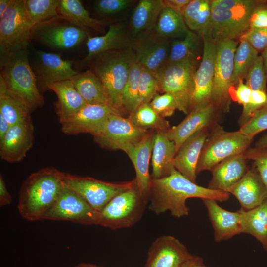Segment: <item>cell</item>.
Here are the masks:
<instances>
[{
  "label": "cell",
  "mask_w": 267,
  "mask_h": 267,
  "mask_svg": "<svg viewBox=\"0 0 267 267\" xmlns=\"http://www.w3.org/2000/svg\"><path fill=\"white\" fill-rule=\"evenodd\" d=\"M166 132L157 131L153 134L152 179H159L168 176L174 168L173 162L176 154L175 145L169 138Z\"/></svg>",
  "instance_id": "cell-28"
},
{
  "label": "cell",
  "mask_w": 267,
  "mask_h": 267,
  "mask_svg": "<svg viewBox=\"0 0 267 267\" xmlns=\"http://www.w3.org/2000/svg\"><path fill=\"white\" fill-rule=\"evenodd\" d=\"M243 155L246 160L253 161V167L267 188V148H249Z\"/></svg>",
  "instance_id": "cell-45"
},
{
  "label": "cell",
  "mask_w": 267,
  "mask_h": 267,
  "mask_svg": "<svg viewBox=\"0 0 267 267\" xmlns=\"http://www.w3.org/2000/svg\"><path fill=\"white\" fill-rule=\"evenodd\" d=\"M168 39L159 35L154 29L133 39L132 48L137 61L155 73L167 62L171 44Z\"/></svg>",
  "instance_id": "cell-16"
},
{
  "label": "cell",
  "mask_w": 267,
  "mask_h": 267,
  "mask_svg": "<svg viewBox=\"0 0 267 267\" xmlns=\"http://www.w3.org/2000/svg\"><path fill=\"white\" fill-rule=\"evenodd\" d=\"M182 15L187 27L202 37L211 32L210 1L191 0L185 7Z\"/></svg>",
  "instance_id": "cell-33"
},
{
  "label": "cell",
  "mask_w": 267,
  "mask_h": 267,
  "mask_svg": "<svg viewBox=\"0 0 267 267\" xmlns=\"http://www.w3.org/2000/svg\"><path fill=\"white\" fill-rule=\"evenodd\" d=\"M229 197V193L198 185L174 168L168 176L151 179L148 208L157 215L169 211L173 216L181 218L189 214L186 203L189 198L225 202Z\"/></svg>",
  "instance_id": "cell-1"
},
{
  "label": "cell",
  "mask_w": 267,
  "mask_h": 267,
  "mask_svg": "<svg viewBox=\"0 0 267 267\" xmlns=\"http://www.w3.org/2000/svg\"><path fill=\"white\" fill-rule=\"evenodd\" d=\"M37 57L35 75L43 88L48 89L54 83L71 80L78 73L73 69L72 62L63 60L59 54L40 51Z\"/></svg>",
  "instance_id": "cell-22"
},
{
  "label": "cell",
  "mask_w": 267,
  "mask_h": 267,
  "mask_svg": "<svg viewBox=\"0 0 267 267\" xmlns=\"http://www.w3.org/2000/svg\"><path fill=\"white\" fill-rule=\"evenodd\" d=\"M196 34L189 30L181 40H175L171 43L167 63L180 62L185 60L196 61L199 45Z\"/></svg>",
  "instance_id": "cell-37"
},
{
  "label": "cell",
  "mask_w": 267,
  "mask_h": 267,
  "mask_svg": "<svg viewBox=\"0 0 267 267\" xmlns=\"http://www.w3.org/2000/svg\"><path fill=\"white\" fill-rule=\"evenodd\" d=\"M267 130V106L256 111L251 118L240 126L239 131L253 138L259 133Z\"/></svg>",
  "instance_id": "cell-44"
},
{
  "label": "cell",
  "mask_w": 267,
  "mask_h": 267,
  "mask_svg": "<svg viewBox=\"0 0 267 267\" xmlns=\"http://www.w3.org/2000/svg\"><path fill=\"white\" fill-rule=\"evenodd\" d=\"M183 267H207L204 263L203 259L198 256H194L188 261Z\"/></svg>",
  "instance_id": "cell-54"
},
{
  "label": "cell",
  "mask_w": 267,
  "mask_h": 267,
  "mask_svg": "<svg viewBox=\"0 0 267 267\" xmlns=\"http://www.w3.org/2000/svg\"><path fill=\"white\" fill-rule=\"evenodd\" d=\"M60 17L36 25L32 36L34 35L44 44L61 49L74 48L88 38L86 30L66 19L60 22Z\"/></svg>",
  "instance_id": "cell-14"
},
{
  "label": "cell",
  "mask_w": 267,
  "mask_h": 267,
  "mask_svg": "<svg viewBox=\"0 0 267 267\" xmlns=\"http://www.w3.org/2000/svg\"><path fill=\"white\" fill-rule=\"evenodd\" d=\"M132 2L130 0H99L96 1L95 8L100 15H110L127 8Z\"/></svg>",
  "instance_id": "cell-49"
},
{
  "label": "cell",
  "mask_w": 267,
  "mask_h": 267,
  "mask_svg": "<svg viewBox=\"0 0 267 267\" xmlns=\"http://www.w3.org/2000/svg\"><path fill=\"white\" fill-rule=\"evenodd\" d=\"M153 109L161 117L171 116L178 109L174 97L169 93H157L149 103Z\"/></svg>",
  "instance_id": "cell-47"
},
{
  "label": "cell",
  "mask_w": 267,
  "mask_h": 267,
  "mask_svg": "<svg viewBox=\"0 0 267 267\" xmlns=\"http://www.w3.org/2000/svg\"><path fill=\"white\" fill-rule=\"evenodd\" d=\"M58 13L62 18L85 30L91 28L101 32L105 25L104 22L90 17L79 0H60Z\"/></svg>",
  "instance_id": "cell-34"
},
{
  "label": "cell",
  "mask_w": 267,
  "mask_h": 267,
  "mask_svg": "<svg viewBox=\"0 0 267 267\" xmlns=\"http://www.w3.org/2000/svg\"><path fill=\"white\" fill-rule=\"evenodd\" d=\"M267 77L263 57L258 56L247 73L246 85L252 90L266 92Z\"/></svg>",
  "instance_id": "cell-43"
},
{
  "label": "cell",
  "mask_w": 267,
  "mask_h": 267,
  "mask_svg": "<svg viewBox=\"0 0 267 267\" xmlns=\"http://www.w3.org/2000/svg\"><path fill=\"white\" fill-rule=\"evenodd\" d=\"M211 129L199 157L197 174L203 171H211L224 160L243 154L253 140L239 130L225 131L217 123Z\"/></svg>",
  "instance_id": "cell-6"
},
{
  "label": "cell",
  "mask_w": 267,
  "mask_h": 267,
  "mask_svg": "<svg viewBox=\"0 0 267 267\" xmlns=\"http://www.w3.org/2000/svg\"><path fill=\"white\" fill-rule=\"evenodd\" d=\"M140 105L149 103L161 91L160 85L155 74L142 66L138 85Z\"/></svg>",
  "instance_id": "cell-42"
},
{
  "label": "cell",
  "mask_w": 267,
  "mask_h": 267,
  "mask_svg": "<svg viewBox=\"0 0 267 267\" xmlns=\"http://www.w3.org/2000/svg\"><path fill=\"white\" fill-rule=\"evenodd\" d=\"M97 267H98V266H97Z\"/></svg>",
  "instance_id": "cell-60"
},
{
  "label": "cell",
  "mask_w": 267,
  "mask_h": 267,
  "mask_svg": "<svg viewBox=\"0 0 267 267\" xmlns=\"http://www.w3.org/2000/svg\"><path fill=\"white\" fill-rule=\"evenodd\" d=\"M265 1L255 0L210 1L211 34L215 43L241 37L250 28L251 16Z\"/></svg>",
  "instance_id": "cell-4"
},
{
  "label": "cell",
  "mask_w": 267,
  "mask_h": 267,
  "mask_svg": "<svg viewBox=\"0 0 267 267\" xmlns=\"http://www.w3.org/2000/svg\"><path fill=\"white\" fill-rule=\"evenodd\" d=\"M28 55L27 49H24L0 59V76L7 93L31 113L43 105L44 99L38 88Z\"/></svg>",
  "instance_id": "cell-3"
},
{
  "label": "cell",
  "mask_w": 267,
  "mask_h": 267,
  "mask_svg": "<svg viewBox=\"0 0 267 267\" xmlns=\"http://www.w3.org/2000/svg\"><path fill=\"white\" fill-rule=\"evenodd\" d=\"M63 182L99 212L115 196L136 183L135 179L130 181L110 182L65 173H63Z\"/></svg>",
  "instance_id": "cell-11"
},
{
  "label": "cell",
  "mask_w": 267,
  "mask_h": 267,
  "mask_svg": "<svg viewBox=\"0 0 267 267\" xmlns=\"http://www.w3.org/2000/svg\"><path fill=\"white\" fill-rule=\"evenodd\" d=\"M136 59L133 49L128 48L103 52L88 61L90 69L103 85L112 106L121 112L123 91Z\"/></svg>",
  "instance_id": "cell-5"
},
{
  "label": "cell",
  "mask_w": 267,
  "mask_h": 267,
  "mask_svg": "<svg viewBox=\"0 0 267 267\" xmlns=\"http://www.w3.org/2000/svg\"><path fill=\"white\" fill-rule=\"evenodd\" d=\"M112 114H121L122 112L108 105L87 104L61 123V130L68 135L88 133L93 136Z\"/></svg>",
  "instance_id": "cell-17"
},
{
  "label": "cell",
  "mask_w": 267,
  "mask_h": 267,
  "mask_svg": "<svg viewBox=\"0 0 267 267\" xmlns=\"http://www.w3.org/2000/svg\"><path fill=\"white\" fill-rule=\"evenodd\" d=\"M48 89L53 91L57 95V100L55 107L60 123L87 104L71 80L54 83L50 85Z\"/></svg>",
  "instance_id": "cell-29"
},
{
  "label": "cell",
  "mask_w": 267,
  "mask_h": 267,
  "mask_svg": "<svg viewBox=\"0 0 267 267\" xmlns=\"http://www.w3.org/2000/svg\"><path fill=\"white\" fill-rule=\"evenodd\" d=\"M35 25L25 7V0H13L0 19V59L27 49Z\"/></svg>",
  "instance_id": "cell-7"
},
{
  "label": "cell",
  "mask_w": 267,
  "mask_h": 267,
  "mask_svg": "<svg viewBox=\"0 0 267 267\" xmlns=\"http://www.w3.org/2000/svg\"><path fill=\"white\" fill-rule=\"evenodd\" d=\"M128 118L137 127L147 131H167L170 128L169 122L160 116L149 103L140 105Z\"/></svg>",
  "instance_id": "cell-38"
},
{
  "label": "cell",
  "mask_w": 267,
  "mask_h": 267,
  "mask_svg": "<svg viewBox=\"0 0 267 267\" xmlns=\"http://www.w3.org/2000/svg\"><path fill=\"white\" fill-rule=\"evenodd\" d=\"M76 267H97V266L89 263H82Z\"/></svg>",
  "instance_id": "cell-59"
},
{
  "label": "cell",
  "mask_w": 267,
  "mask_h": 267,
  "mask_svg": "<svg viewBox=\"0 0 267 267\" xmlns=\"http://www.w3.org/2000/svg\"><path fill=\"white\" fill-rule=\"evenodd\" d=\"M148 134L147 130L137 127L128 118L120 114H112L93 137L95 141L103 148L125 152Z\"/></svg>",
  "instance_id": "cell-12"
},
{
  "label": "cell",
  "mask_w": 267,
  "mask_h": 267,
  "mask_svg": "<svg viewBox=\"0 0 267 267\" xmlns=\"http://www.w3.org/2000/svg\"><path fill=\"white\" fill-rule=\"evenodd\" d=\"M255 147L258 148H267V134L263 135L256 141Z\"/></svg>",
  "instance_id": "cell-57"
},
{
  "label": "cell",
  "mask_w": 267,
  "mask_h": 267,
  "mask_svg": "<svg viewBox=\"0 0 267 267\" xmlns=\"http://www.w3.org/2000/svg\"><path fill=\"white\" fill-rule=\"evenodd\" d=\"M258 52L244 39L240 38L234 58L233 86L240 80L246 78L247 73L258 56Z\"/></svg>",
  "instance_id": "cell-40"
},
{
  "label": "cell",
  "mask_w": 267,
  "mask_h": 267,
  "mask_svg": "<svg viewBox=\"0 0 267 267\" xmlns=\"http://www.w3.org/2000/svg\"><path fill=\"white\" fill-rule=\"evenodd\" d=\"M141 71L142 66L136 59L132 65L123 91V109L130 114L140 105L138 85Z\"/></svg>",
  "instance_id": "cell-41"
},
{
  "label": "cell",
  "mask_w": 267,
  "mask_h": 267,
  "mask_svg": "<svg viewBox=\"0 0 267 267\" xmlns=\"http://www.w3.org/2000/svg\"><path fill=\"white\" fill-rule=\"evenodd\" d=\"M63 173L53 167L32 173L23 182L17 208L29 221L44 220L56 202L63 186Z\"/></svg>",
  "instance_id": "cell-2"
},
{
  "label": "cell",
  "mask_w": 267,
  "mask_h": 267,
  "mask_svg": "<svg viewBox=\"0 0 267 267\" xmlns=\"http://www.w3.org/2000/svg\"><path fill=\"white\" fill-rule=\"evenodd\" d=\"M240 210L243 233L255 237L267 252V198L254 208Z\"/></svg>",
  "instance_id": "cell-32"
},
{
  "label": "cell",
  "mask_w": 267,
  "mask_h": 267,
  "mask_svg": "<svg viewBox=\"0 0 267 267\" xmlns=\"http://www.w3.org/2000/svg\"><path fill=\"white\" fill-rule=\"evenodd\" d=\"M13 0H0V19L8 9Z\"/></svg>",
  "instance_id": "cell-56"
},
{
  "label": "cell",
  "mask_w": 267,
  "mask_h": 267,
  "mask_svg": "<svg viewBox=\"0 0 267 267\" xmlns=\"http://www.w3.org/2000/svg\"><path fill=\"white\" fill-rule=\"evenodd\" d=\"M193 256L178 239L163 235L150 246L144 267H183Z\"/></svg>",
  "instance_id": "cell-18"
},
{
  "label": "cell",
  "mask_w": 267,
  "mask_h": 267,
  "mask_svg": "<svg viewBox=\"0 0 267 267\" xmlns=\"http://www.w3.org/2000/svg\"><path fill=\"white\" fill-rule=\"evenodd\" d=\"M203 52L201 62L194 76L191 109L212 103L216 43L211 32L202 37Z\"/></svg>",
  "instance_id": "cell-15"
},
{
  "label": "cell",
  "mask_w": 267,
  "mask_h": 267,
  "mask_svg": "<svg viewBox=\"0 0 267 267\" xmlns=\"http://www.w3.org/2000/svg\"><path fill=\"white\" fill-rule=\"evenodd\" d=\"M214 231L216 242L228 240L243 233L240 210L232 212L220 207L217 201L202 199Z\"/></svg>",
  "instance_id": "cell-21"
},
{
  "label": "cell",
  "mask_w": 267,
  "mask_h": 267,
  "mask_svg": "<svg viewBox=\"0 0 267 267\" xmlns=\"http://www.w3.org/2000/svg\"><path fill=\"white\" fill-rule=\"evenodd\" d=\"M133 41V39L127 34L124 24H111L104 35L88 37V54L84 62H88L95 56L106 51L132 48Z\"/></svg>",
  "instance_id": "cell-27"
},
{
  "label": "cell",
  "mask_w": 267,
  "mask_h": 267,
  "mask_svg": "<svg viewBox=\"0 0 267 267\" xmlns=\"http://www.w3.org/2000/svg\"><path fill=\"white\" fill-rule=\"evenodd\" d=\"M263 62L266 75L267 76V47L263 51L262 55Z\"/></svg>",
  "instance_id": "cell-58"
},
{
  "label": "cell",
  "mask_w": 267,
  "mask_h": 267,
  "mask_svg": "<svg viewBox=\"0 0 267 267\" xmlns=\"http://www.w3.org/2000/svg\"><path fill=\"white\" fill-rule=\"evenodd\" d=\"M217 108L212 103L192 109L179 124L167 132L169 138L175 145L176 153L191 136L197 132L215 125Z\"/></svg>",
  "instance_id": "cell-19"
},
{
  "label": "cell",
  "mask_w": 267,
  "mask_h": 267,
  "mask_svg": "<svg viewBox=\"0 0 267 267\" xmlns=\"http://www.w3.org/2000/svg\"><path fill=\"white\" fill-rule=\"evenodd\" d=\"M163 0H141L134 10L131 19L132 38L154 30L159 15L164 8Z\"/></svg>",
  "instance_id": "cell-30"
},
{
  "label": "cell",
  "mask_w": 267,
  "mask_h": 267,
  "mask_svg": "<svg viewBox=\"0 0 267 267\" xmlns=\"http://www.w3.org/2000/svg\"><path fill=\"white\" fill-rule=\"evenodd\" d=\"M243 154L228 158L211 171L212 178L208 188L228 193L229 189L246 174L249 169Z\"/></svg>",
  "instance_id": "cell-25"
},
{
  "label": "cell",
  "mask_w": 267,
  "mask_h": 267,
  "mask_svg": "<svg viewBox=\"0 0 267 267\" xmlns=\"http://www.w3.org/2000/svg\"><path fill=\"white\" fill-rule=\"evenodd\" d=\"M239 201L241 209L248 210L261 204L267 198V188L253 167L228 191Z\"/></svg>",
  "instance_id": "cell-26"
},
{
  "label": "cell",
  "mask_w": 267,
  "mask_h": 267,
  "mask_svg": "<svg viewBox=\"0 0 267 267\" xmlns=\"http://www.w3.org/2000/svg\"><path fill=\"white\" fill-rule=\"evenodd\" d=\"M216 43L212 103L224 113L231 103L230 90L233 88L234 58L237 48L235 40H224Z\"/></svg>",
  "instance_id": "cell-10"
},
{
  "label": "cell",
  "mask_w": 267,
  "mask_h": 267,
  "mask_svg": "<svg viewBox=\"0 0 267 267\" xmlns=\"http://www.w3.org/2000/svg\"><path fill=\"white\" fill-rule=\"evenodd\" d=\"M34 132L32 121L11 125L0 141L1 159L9 163L22 160L33 145Z\"/></svg>",
  "instance_id": "cell-20"
},
{
  "label": "cell",
  "mask_w": 267,
  "mask_h": 267,
  "mask_svg": "<svg viewBox=\"0 0 267 267\" xmlns=\"http://www.w3.org/2000/svg\"><path fill=\"white\" fill-rule=\"evenodd\" d=\"M267 106V92L262 90H252L248 104L243 107L238 121L240 126L245 124L258 110Z\"/></svg>",
  "instance_id": "cell-46"
},
{
  "label": "cell",
  "mask_w": 267,
  "mask_h": 267,
  "mask_svg": "<svg viewBox=\"0 0 267 267\" xmlns=\"http://www.w3.org/2000/svg\"><path fill=\"white\" fill-rule=\"evenodd\" d=\"M10 126L3 115L0 114V141L3 138Z\"/></svg>",
  "instance_id": "cell-55"
},
{
  "label": "cell",
  "mask_w": 267,
  "mask_h": 267,
  "mask_svg": "<svg viewBox=\"0 0 267 267\" xmlns=\"http://www.w3.org/2000/svg\"><path fill=\"white\" fill-rule=\"evenodd\" d=\"M154 30L167 39L184 37L189 31L183 15L166 7L161 11Z\"/></svg>",
  "instance_id": "cell-35"
},
{
  "label": "cell",
  "mask_w": 267,
  "mask_h": 267,
  "mask_svg": "<svg viewBox=\"0 0 267 267\" xmlns=\"http://www.w3.org/2000/svg\"><path fill=\"white\" fill-rule=\"evenodd\" d=\"M147 204L135 183L107 203L100 212L99 225L112 230L130 227L141 220Z\"/></svg>",
  "instance_id": "cell-9"
},
{
  "label": "cell",
  "mask_w": 267,
  "mask_h": 267,
  "mask_svg": "<svg viewBox=\"0 0 267 267\" xmlns=\"http://www.w3.org/2000/svg\"><path fill=\"white\" fill-rule=\"evenodd\" d=\"M191 0H163L165 7H168L182 15L186 6Z\"/></svg>",
  "instance_id": "cell-52"
},
{
  "label": "cell",
  "mask_w": 267,
  "mask_h": 267,
  "mask_svg": "<svg viewBox=\"0 0 267 267\" xmlns=\"http://www.w3.org/2000/svg\"><path fill=\"white\" fill-rule=\"evenodd\" d=\"M252 92V90L243 83V80H240L236 89H231L230 95L231 99L242 105L244 107L250 101Z\"/></svg>",
  "instance_id": "cell-50"
},
{
  "label": "cell",
  "mask_w": 267,
  "mask_h": 267,
  "mask_svg": "<svg viewBox=\"0 0 267 267\" xmlns=\"http://www.w3.org/2000/svg\"><path fill=\"white\" fill-rule=\"evenodd\" d=\"M196 61L185 60L166 63L155 74L161 91L171 94L175 98L178 110L188 114L191 109Z\"/></svg>",
  "instance_id": "cell-8"
},
{
  "label": "cell",
  "mask_w": 267,
  "mask_h": 267,
  "mask_svg": "<svg viewBox=\"0 0 267 267\" xmlns=\"http://www.w3.org/2000/svg\"><path fill=\"white\" fill-rule=\"evenodd\" d=\"M212 127L202 129L191 136L181 145L173 160L174 167L195 183L199 157Z\"/></svg>",
  "instance_id": "cell-24"
},
{
  "label": "cell",
  "mask_w": 267,
  "mask_h": 267,
  "mask_svg": "<svg viewBox=\"0 0 267 267\" xmlns=\"http://www.w3.org/2000/svg\"><path fill=\"white\" fill-rule=\"evenodd\" d=\"M30 113L7 93L3 80L0 76V114L11 126L32 121Z\"/></svg>",
  "instance_id": "cell-36"
},
{
  "label": "cell",
  "mask_w": 267,
  "mask_h": 267,
  "mask_svg": "<svg viewBox=\"0 0 267 267\" xmlns=\"http://www.w3.org/2000/svg\"><path fill=\"white\" fill-rule=\"evenodd\" d=\"M240 38L245 40L258 52L267 47V28H251Z\"/></svg>",
  "instance_id": "cell-48"
},
{
  "label": "cell",
  "mask_w": 267,
  "mask_h": 267,
  "mask_svg": "<svg viewBox=\"0 0 267 267\" xmlns=\"http://www.w3.org/2000/svg\"><path fill=\"white\" fill-rule=\"evenodd\" d=\"M71 80L86 104L112 106L103 85L91 70L78 73Z\"/></svg>",
  "instance_id": "cell-31"
},
{
  "label": "cell",
  "mask_w": 267,
  "mask_h": 267,
  "mask_svg": "<svg viewBox=\"0 0 267 267\" xmlns=\"http://www.w3.org/2000/svg\"><path fill=\"white\" fill-rule=\"evenodd\" d=\"M12 201V197L6 187L3 177L0 176V206L3 207L9 205Z\"/></svg>",
  "instance_id": "cell-53"
},
{
  "label": "cell",
  "mask_w": 267,
  "mask_h": 267,
  "mask_svg": "<svg viewBox=\"0 0 267 267\" xmlns=\"http://www.w3.org/2000/svg\"><path fill=\"white\" fill-rule=\"evenodd\" d=\"M100 212L64 183L54 206L45 220L68 221L84 225H99Z\"/></svg>",
  "instance_id": "cell-13"
},
{
  "label": "cell",
  "mask_w": 267,
  "mask_h": 267,
  "mask_svg": "<svg viewBox=\"0 0 267 267\" xmlns=\"http://www.w3.org/2000/svg\"><path fill=\"white\" fill-rule=\"evenodd\" d=\"M153 134H148L138 143L129 147L125 152L135 171V181L139 192L147 203L150 196L151 177L149 162L153 146Z\"/></svg>",
  "instance_id": "cell-23"
},
{
  "label": "cell",
  "mask_w": 267,
  "mask_h": 267,
  "mask_svg": "<svg viewBox=\"0 0 267 267\" xmlns=\"http://www.w3.org/2000/svg\"><path fill=\"white\" fill-rule=\"evenodd\" d=\"M60 0H25L27 14L35 26L60 17L58 13Z\"/></svg>",
  "instance_id": "cell-39"
},
{
  "label": "cell",
  "mask_w": 267,
  "mask_h": 267,
  "mask_svg": "<svg viewBox=\"0 0 267 267\" xmlns=\"http://www.w3.org/2000/svg\"><path fill=\"white\" fill-rule=\"evenodd\" d=\"M251 28H267V8L266 5L258 8L252 14L250 23Z\"/></svg>",
  "instance_id": "cell-51"
}]
</instances>
